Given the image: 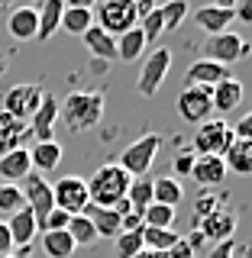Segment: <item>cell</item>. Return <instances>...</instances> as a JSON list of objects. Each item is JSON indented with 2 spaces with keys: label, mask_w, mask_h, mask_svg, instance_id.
<instances>
[{
  "label": "cell",
  "mask_w": 252,
  "mask_h": 258,
  "mask_svg": "<svg viewBox=\"0 0 252 258\" xmlns=\"http://www.w3.org/2000/svg\"><path fill=\"white\" fill-rule=\"evenodd\" d=\"M194 23H197L204 32H210V36H217V32H226V26H233L236 16H233V10H220V7L207 4V7H200V10L194 13Z\"/></svg>",
  "instance_id": "25"
},
{
  "label": "cell",
  "mask_w": 252,
  "mask_h": 258,
  "mask_svg": "<svg viewBox=\"0 0 252 258\" xmlns=\"http://www.w3.org/2000/svg\"><path fill=\"white\" fill-rule=\"evenodd\" d=\"M233 16H236L239 23H252V0H239L236 10H233Z\"/></svg>",
  "instance_id": "46"
},
{
  "label": "cell",
  "mask_w": 252,
  "mask_h": 258,
  "mask_svg": "<svg viewBox=\"0 0 252 258\" xmlns=\"http://www.w3.org/2000/svg\"><path fill=\"white\" fill-rule=\"evenodd\" d=\"M129 177L123 168L117 165V161H110V165H100L97 171L87 177V200L97 207H117L120 200L126 197V187H129Z\"/></svg>",
  "instance_id": "2"
},
{
  "label": "cell",
  "mask_w": 252,
  "mask_h": 258,
  "mask_svg": "<svg viewBox=\"0 0 252 258\" xmlns=\"http://www.w3.org/2000/svg\"><path fill=\"white\" fill-rule=\"evenodd\" d=\"M59 119V97L55 94H42L39 110L29 116V136H36V142H52V126Z\"/></svg>",
  "instance_id": "12"
},
{
  "label": "cell",
  "mask_w": 252,
  "mask_h": 258,
  "mask_svg": "<svg viewBox=\"0 0 252 258\" xmlns=\"http://www.w3.org/2000/svg\"><path fill=\"white\" fill-rule=\"evenodd\" d=\"M239 0H214V7H220V10H236Z\"/></svg>",
  "instance_id": "48"
},
{
  "label": "cell",
  "mask_w": 252,
  "mask_h": 258,
  "mask_svg": "<svg viewBox=\"0 0 252 258\" xmlns=\"http://www.w3.org/2000/svg\"><path fill=\"white\" fill-rule=\"evenodd\" d=\"M178 239H181V232H175V229H152V226H142V248L145 252H162L165 255Z\"/></svg>",
  "instance_id": "29"
},
{
  "label": "cell",
  "mask_w": 252,
  "mask_h": 258,
  "mask_svg": "<svg viewBox=\"0 0 252 258\" xmlns=\"http://www.w3.org/2000/svg\"><path fill=\"white\" fill-rule=\"evenodd\" d=\"M7 229H10L13 248H20V252H26V248H29V242L36 239L39 226H36V216L29 213V207H20L16 213H10V220H7Z\"/></svg>",
  "instance_id": "15"
},
{
  "label": "cell",
  "mask_w": 252,
  "mask_h": 258,
  "mask_svg": "<svg viewBox=\"0 0 252 258\" xmlns=\"http://www.w3.org/2000/svg\"><path fill=\"white\" fill-rule=\"evenodd\" d=\"M4 71H7V55L0 52V78H4Z\"/></svg>",
  "instance_id": "50"
},
{
  "label": "cell",
  "mask_w": 252,
  "mask_h": 258,
  "mask_svg": "<svg viewBox=\"0 0 252 258\" xmlns=\"http://www.w3.org/2000/svg\"><path fill=\"white\" fill-rule=\"evenodd\" d=\"M81 42L87 45V52L94 55V61H117V39L107 36L97 23L81 36Z\"/></svg>",
  "instance_id": "22"
},
{
  "label": "cell",
  "mask_w": 252,
  "mask_h": 258,
  "mask_svg": "<svg viewBox=\"0 0 252 258\" xmlns=\"http://www.w3.org/2000/svg\"><path fill=\"white\" fill-rule=\"evenodd\" d=\"M194 149L191 145H184V149H178L175 152V158H172V177H191V168H194Z\"/></svg>",
  "instance_id": "39"
},
{
  "label": "cell",
  "mask_w": 252,
  "mask_h": 258,
  "mask_svg": "<svg viewBox=\"0 0 252 258\" xmlns=\"http://www.w3.org/2000/svg\"><path fill=\"white\" fill-rule=\"evenodd\" d=\"M159 149H162V136L159 133H145L142 139H136L133 145H126L117 165L123 168L129 177H145V174H149V168L156 165Z\"/></svg>",
  "instance_id": "4"
},
{
  "label": "cell",
  "mask_w": 252,
  "mask_h": 258,
  "mask_svg": "<svg viewBox=\"0 0 252 258\" xmlns=\"http://www.w3.org/2000/svg\"><path fill=\"white\" fill-rule=\"evenodd\" d=\"M226 78H233V71L226 64L210 61V58H200L188 68V84H194V87H217Z\"/></svg>",
  "instance_id": "17"
},
{
  "label": "cell",
  "mask_w": 252,
  "mask_h": 258,
  "mask_svg": "<svg viewBox=\"0 0 252 258\" xmlns=\"http://www.w3.org/2000/svg\"><path fill=\"white\" fill-rule=\"evenodd\" d=\"M52 200H55V210H65L68 216H81L91 200H87V184L84 177L78 174H65L52 184Z\"/></svg>",
  "instance_id": "7"
},
{
  "label": "cell",
  "mask_w": 252,
  "mask_h": 258,
  "mask_svg": "<svg viewBox=\"0 0 252 258\" xmlns=\"http://www.w3.org/2000/svg\"><path fill=\"white\" fill-rule=\"evenodd\" d=\"M65 7H71V10H94L97 0H62Z\"/></svg>",
  "instance_id": "47"
},
{
  "label": "cell",
  "mask_w": 252,
  "mask_h": 258,
  "mask_svg": "<svg viewBox=\"0 0 252 258\" xmlns=\"http://www.w3.org/2000/svg\"><path fill=\"white\" fill-rule=\"evenodd\" d=\"M220 207H226V197L217 187H207L204 194H197V204H194V223L207 220L210 213H217Z\"/></svg>",
  "instance_id": "35"
},
{
  "label": "cell",
  "mask_w": 252,
  "mask_h": 258,
  "mask_svg": "<svg viewBox=\"0 0 252 258\" xmlns=\"http://www.w3.org/2000/svg\"><path fill=\"white\" fill-rule=\"evenodd\" d=\"M16 4V0H0V7H13Z\"/></svg>",
  "instance_id": "52"
},
{
  "label": "cell",
  "mask_w": 252,
  "mask_h": 258,
  "mask_svg": "<svg viewBox=\"0 0 252 258\" xmlns=\"http://www.w3.org/2000/svg\"><path fill=\"white\" fill-rule=\"evenodd\" d=\"M32 4H45V0H32Z\"/></svg>",
  "instance_id": "54"
},
{
  "label": "cell",
  "mask_w": 252,
  "mask_h": 258,
  "mask_svg": "<svg viewBox=\"0 0 252 258\" xmlns=\"http://www.w3.org/2000/svg\"><path fill=\"white\" fill-rule=\"evenodd\" d=\"M97 26L113 39L123 36L126 29L139 26L136 0H97Z\"/></svg>",
  "instance_id": "3"
},
{
  "label": "cell",
  "mask_w": 252,
  "mask_h": 258,
  "mask_svg": "<svg viewBox=\"0 0 252 258\" xmlns=\"http://www.w3.org/2000/svg\"><path fill=\"white\" fill-rule=\"evenodd\" d=\"M175 216H178V210H172V207L149 204L142 210V226H152V229H175Z\"/></svg>",
  "instance_id": "34"
},
{
  "label": "cell",
  "mask_w": 252,
  "mask_h": 258,
  "mask_svg": "<svg viewBox=\"0 0 252 258\" xmlns=\"http://www.w3.org/2000/svg\"><path fill=\"white\" fill-rule=\"evenodd\" d=\"M81 216H87L97 232V239H117L120 232H123V226H120V213L113 207H97V204H87L81 210Z\"/></svg>",
  "instance_id": "14"
},
{
  "label": "cell",
  "mask_w": 252,
  "mask_h": 258,
  "mask_svg": "<svg viewBox=\"0 0 252 258\" xmlns=\"http://www.w3.org/2000/svg\"><path fill=\"white\" fill-rule=\"evenodd\" d=\"M210 103H214V113H230L242 103V84L236 78H226L217 87H210Z\"/></svg>",
  "instance_id": "23"
},
{
  "label": "cell",
  "mask_w": 252,
  "mask_h": 258,
  "mask_svg": "<svg viewBox=\"0 0 252 258\" xmlns=\"http://www.w3.org/2000/svg\"><path fill=\"white\" fill-rule=\"evenodd\" d=\"M36 29H39L36 7H13L10 20H7V32L20 42H29V39H36Z\"/></svg>",
  "instance_id": "20"
},
{
  "label": "cell",
  "mask_w": 252,
  "mask_h": 258,
  "mask_svg": "<svg viewBox=\"0 0 252 258\" xmlns=\"http://www.w3.org/2000/svg\"><path fill=\"white\" fill-rule=\"evenodd\" d=\"M126 204L136 210V213H142L145 207L152 204V177L145 174V177H133L129 181V187H126Z\"/></svg>",
  "instance_id": "33"
},
{
  "label": "cell",
  "mask_w": 252,
  "mask_h": 258,
  "mask_svg": "<svg viewBox=\"0 0 252 258\" xmlns=\"http://www.w3.org/2000/svg\"><path fill=\"white\" fill-rule=\"evenodd\" d=\"M68 220H71V216L65 213V210H52V213L45 216L42 232H59V229H68Z\"/></svg>",
  "instance_id": "41"
},
{
  "label": "cell",
  "mask_w": 252,
  "mask_h": 258,
  "mask_svg": "<svg viewBox=\"0 0 252 258\" xmlns=\"http://www.w3.org/2000/svg\"><path fill=\"white\" fill-rule=\"evenodd\" d=\"M136 4H152V0H136Z\"/></svg>",
  "instance_id": "53"
},
{
  "label": "cell",
  "mask_w": 252,
  "mask_h": 258,
  "mask_svg": "<svg viewBox=\"0 0 252 258\" xmlns=\"http://www.w3.org/2000/svg\"><path fill=\"white\" fill-rule=\"evenodd\" d=\"M145 36H142V29L139 26H133V29H126L123 36H117V61H139L142 55H145Z\"/></svg>",
  "instance_id": "28"
},
{
  "label": "cell",
  "mask_w": 252,
  "mask_h": 258,
  "mask_svg": "<svg viewBox=\"0 0 252 258\" xmlns=\"http://www.w3.org/2000/svg\"><path fill=\"white\" fill-rule=\"evenodd\" d=\"M233 142V133L226 126V119H204L194 133V155H223V149Z\"/></svg>",
  "instance_id": "9"
},
{
  "label": "cell",
  "mask_w": 252,
  "mask_h": 258,
  "mask_svg": "<svg viewBox=\"0 0 252 258\" xmlns=\"http://www.w3.org/2000/svg\"><path fill=\"white\" fill-rule=\"evenodd\" d=\"M139 29H142L145 42H156V39L162 36V20H159V10H156V7H152V10L139 20Z\"/></svg>",
  "instance_id": "40"
},
{
  "label": "cell",
  "mask_w": 252,
  "mask_h": 258,
  "mask_svg": "<svg viewBox=\"0 0 252 258\" xmlns=\"http://www.w3.org/2000/svg\"><path fill=\"white\" fill-rule=\"evenodd\" d=\"M29 165L36 168L39 174H52L55 168L62 165V145L59 142H36L29 149Z\"/></svg>",
  "instance_id": "24"
},
{
  "label": "cell",
  "mask_w": 252,
  "mask_h": 258,
  "mask_svg": "<svg viewBox=\"0 0 252 258\" xmlns=\"http://www.w3.org/2000/svg\"><path fill=\"white\" fill-rule=\"evenodd\" d=\"M62 10H65V4L62 0H45V4H39V10H36V16H39V29H36V39H52L55 32H59V26H62Z\"/></svg>",
  "instance_id": "27"
},
{
  "label": "cell",
  "mask_w": 252,
  "mask_h": 258,
  "mask_svg": "<svg viewBox=\"0 0 252 258\" xmlns=\"http://www.w3.org/2000/svg\"><path fill=\"white\" fill-rule=\"evenodd\" d=\"M4 258H29L26 252H10V255H4Z\"/></svg>",
  "instance_id": "51"
},
{
  "label": "cell",
  "mask_w": 252,
  "mask_h": 258,
  "mask_svg": "<svg viewBox=\"0 0 252 258\" xmlns=\"http://www.w3.org/2000/svg\"><path fill=\"white\" fill-rule=\"evenodd\" d=\"M168 68H172V48H152L149 55L142 58V68H139V81H136V87H139L142 97H156L162 81L168 78Z\"/></svg>",
  "instance_id": "6"
},
{
  "label": "cell",
  "mask_w": 252,
  "mask_h": 258,
  "mask_svg": "<svg viewBox=\"0 0 252 258\" xmlns=\"http://www.w3.org/2000/svg\"><path fill=\"white\" fill-rule=\"evenodd\" d=\"M226 174V165L220 155H197L194 158V168H191V177L200 184V187H217Z\"/></svg>",
  "instance_id": "21"
},
{
  "label": "cell",
  "mask_w": 252,
  "mask_h": 258,
  "mask_svg": "<svg viewBox=\"0 0 252 258\" xmlns=\"http://www.w3.org/2000/svg\"><path fill=\"white\" fill-rule=\"evenodd\" d=\"M204 52H207V58H210V61L226 64V68H230V61H242V58H249L252 45L239 36V32H230V29H226V32H217V36H210V39H207Z\"/></svg>",
  "instance_id": "8"
},
{
  "label": "cell",
  "mask_w": 252,
  "mask_h": 258,
  "mask_svg": "<svg viewBox=\"0 0 252 258\" xmlns=\"http://www.w3.org/2000/svg\"><path fill=\"white\" fill-rule=\"evenodd\" d=\"M26 174H32L29 149H13L7 155H0V181L4 184H20Z\"/></svg>",
  "instance_id": "18"
},
{
  "label": "cell",
  "mask_w": 252,
  "mask_h": 258,
  "mask_svg": "<svg viewBox=\"0 0 252 258\" xmlns=\"http://www.w3.org/2000/svg\"><path fill=\"white\" fill-rule=\"evenodd\" d=\"M42 84H13L10 91L4 94V113H10L16 119H26L39 110V103H42Z\"/></svg>",
  "instance_id": "11"
},
{
  "label": "cell",
  "mask_w": 252,
  "mask_h": 258,
  "mask_svg": "<svg viewBox=\"0 0 252 258\" xmlns=\"http://www.w3.org/2000/svg\"><path fill=\"white\" fill-rule=\"evenodd\" d=\"M230 133H233V139H252V113H246L236 126H230Z\"/></svg>",
  "instance_id": "43"
},
{
  "label": "cell",
  "mask_w": 252,
  "mask_h": 258,
  "mask_svg": "<svg viewBox=\"0 0 252 258\" xmlns=\"http://www.w3.org/2000/svg\"><path fill=\"white\" fill-rule=\"evenodd\" d=\"M181 200H184V187H181V181H178V177H172V174L152 177V204H162V207L178 210Z\"/></svg>",
  "instance_id": "26"
},
{
  "label": "cell",
  "mask_w": 252,
  "mask_h": 258,
  "mask_svg": "<svg viewBox=\"0 0 252 258\" xmlns=\"http://www.w3.org/2000/svg\"><path fill=\"white\" fill-rule=\"evenodd\" d=\"M20 190H23V200H26L29 213L36 216L39 232H42L45 216L55 210V200H52V184H48L42 174H26V177H23V184H20Z\"/></svg>",
  "instance_id": "5"
},
{
  "label": "cell",
  "mask_w": 252,
  "mask_h": 258,
  "mask_svg": "<svg viewBox=\"0 0 252 258\" xmlns=\"http://www.w3.org/2000/svg\"><path fill=\"white\" fill-rule=\"evenodd\" d=\"M139 252H142V229L120 232L117 242H113V255L117 258H136Z\"/></svg>",
  "instance_id": "37"
},
{
  "label": "cell",
  "mask_w": 252,
  "mask_h": 258,
  "mask_svg": "<svg viewBox=\"0 0 252 258\" xmlns=\"http://www.w3.org/2000/svg\"><path fill=\"white\" fill-rule=\"evenodd\" d=\"M197 232L204 236V242L214 239V245L223 242V239H233V232H236V213L226 210V207H220L217 213H210L207 220L197 223Z\"/></svg>",
  "instance_id": "13"
},
{
  "label": "cell",
  "mask_w": 252,
  "mask_h": 258,
  "mask_svg": "<svg viewBox=\"0 0 252 258\" xmlns=\"http://www.w3.org/2000/svg\"><path fill=\"white\" fill-rule=\"evenodd\" d=\"M75 242H71V236L65 229H59V232H42V252L48 255V258H71L75 255Z\"/></svg>",
  "instance_id": "30"
},
{
  "label": "cell",
  "mask_w": 252,
  "mask_h": 258,
  "mask_svg": "<svg viewBox=\"0 0 252 258\" xmlns=\"http://www.w3.org/2000/svg\"><path fill=\"white\" fill-rule=\"evenodd\" d=\"M20 207H26L20 184H4L0 181V213H16Z\"/></svg>",
  "instance_id": "38"
},
{
  "label": "cell",
  "mask_w": 252,
  "mask_h": 258,
  "mask_svg": "<svg viewBox=\"0 0 252 258\" xmlns=\"http://www.w3.org/2000/svg\"><path fill=\"white\" fill-rule=\"evenodd\" d=\"M26 139H29L26 119H16V116L0 110V155H7V152H13V149H23Z\"/></svg>",
  "instance_id": "16"
},
{
  "label": "cell",
  "mask_w": 252,
  "mask_h": 258,
  "mask_svg": "<svg viewBox=\"0 0 252 258\" xmlns=\"http://www.w3.org/2000/svg\"><path fill=\"white\" fill-rule=\"evenodd\" d=\"M220 158H223V165L230 168L233 174H239V177L252 174V139H233L223 149Z\"/></svg>",
  "instance_id": "19"
},
{
  "label": "cell",
  "mask_w": 252,
  "mask_h": 258,
  "mask_svg": "<svg viewBox=\"0 0 252 258\" xmlns=\"http://www.w3.org/2000/svg\"><path fill=\"white\" fill-rule=\"evenodd\" d=\"M71 236V242L75 245H94L97 242V232H94V226H91V220L87 216H71L68 220V229H65Z\"/></svg>",
  "instance_id": "36"
},
{
  "label": "cell",
  "mask_w": 252,
  "mask_h": 258,
  "mask_svg": "<svg viewBox=\"0 0 252 258\" xmlns=\"http://www.w3.org/2000/svg\"><path fill=\"white\" fill-rule=\"evenodd\" d=\"M94 26V10H71V7H65L62 10V26L68 36H84L87 29Z\"/></svg>",
  "instance_id": "32"
},
{
  "label": "cell",
  "mask_w": 252,
  "mask_h": 258,
  "mask_svg": "<svg viewBox=\"0 0 252 258\" xmlns=\"http://www.w3.org/2000/svg\"><path fill=\"white\" fill-rule=\"evenodd\" d=\"M236 252H239L236 239H223V242H217V245L210 248L207 258H236Z\"/></svg>",
  "instance_id": "42"
},
{
  "label": "cell",
  "mask_w": 252,
  "mask_h": 258,
  "mask_svg": "<svg viewBox=\"0 0 252 258\" xmlns=\"http://www.w3.org/2000/svg\"><path fill=\"white\" fill-rule=\"evenodd\" d=\"M165 258H194V248H191L188 242H184V236H181V239H178L175 245L165 252Z\"/></svg>",
  "instance_id": "44"
},
{
  "label": "cell",
  "mask_w": 252,
  "mask_h": 258,
  "mask_svg": "<svg viewBox=\"0 0 252 258\" xmlns=\"http://www.w3.org/2000/svg\"><path fill=\"white\" fill-rule=\"evenodd\" d=\"M156 10H159V20H162V32H175L184 23V16H188V0H165Z\"/></svg>",
  "instance_id": "31"
},
{
  "label": "cell",
  "mask_w": 252,
  "mask_h": 258,
  "mask_svg": "<svg viewBox=\"0 0 252 258\" xmlns=\"http://www.w3.org/2000/svg\"><path fill=\"white\" fill-rule=\"evenodd\" d=\"M178 116L184 119V123L191 126H200L204 119H210V113H214V103H210V87H194L188 84L181 94H178Z\"/></svg>",
  "instance_id": "10"
},
{
  "label": "cell",
  "mask_w": 252,
  "mask_h": 258,
  "mask_svg": "<svg viewBox=\"0 0 252 258\" xmlns=\"http://www.w3.org/2000/svg\"><path fill=\"white\" fill-rule=\"evenodd\" d=\"M59 116L71 133H87L100 126L104 119V94L100 91H75L65 100H59Z\"/></svg>",
  "instance_id": "1"
},
{
  "label": "cell",
  "mask_w": 252,
  "mask_h": 258,
  "mask_svg": "<svg viewBox=\"0 0 252 258\" xmlns=\"http://www.w3.org/2000/svg\"><path fill=\"white\" fill-rule=\"evenodd\" d=\"M10 252H16V248H13V239H10V229H7V223L0 220V258L10 255Z\"/></svg>",
  "instance_id": "45"
},
{
  "label": "cell",
  "mask_w": 252,
  "mask_h": 258,
  "mask_svg": "<svg viewBox=\"0 0 252 258\" xmlns=\"http://www.w3.org/2000/svg\"><path fill=\"white\" fill-rule=\"evenodd\" d=\"M136 258H165V255H162V252H145V248H142V252L136 255Z\"/></svg>",
  "instance_id": "49"
}]
</instances>
